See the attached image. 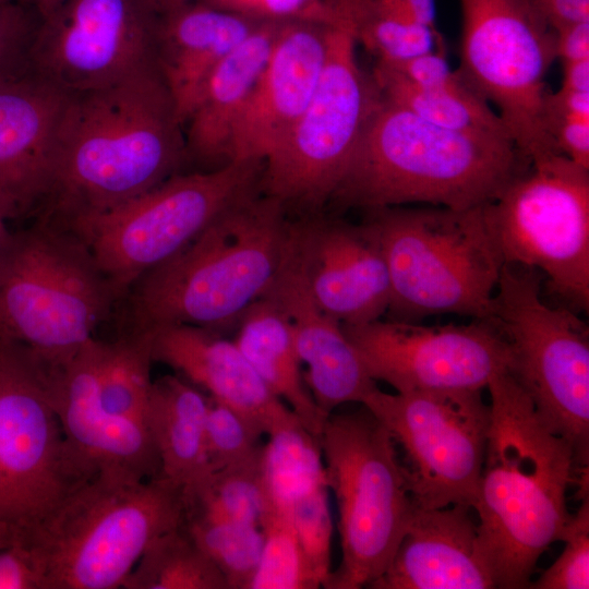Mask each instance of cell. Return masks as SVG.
<instances>
[{"label":"cell","instance_id":"23","mask_svg":"<svg viewBox=\"0 0 589 589\" xmlns=\"http://www.w3.org/2000/svg\"><path fill=\"white\" fill-rule=\"evenodd\" d=\"M372 589H494L480 553L474 510L466 504L414 510Z\"/></svg>","mask_w":589,"mask_h":589},{"label":"cell","instance_id":"35","mask_svg":"<svg viewBox=\"0 0 589 589\" xmlns=\"http://www.w3.org/2000/svg\"><path fill=\"white\" fill-rule=\"evenodd\" d=\"M184 525L221 572L228 588L248 589L263 549L261 526L193 506H185Z\"/></svg>","mask_w":589,"mask_h":589},{"label":"cell","instance_id":"8","mask_svg":"<svg viewBox=\"0 0 589 589\" xmlns=\"http://www.w3.org/2000/svg\"><path fill=\"white\" fill-rule=\"evenodd\" d=\"M318 440L341 549L324 588H369L388 566L417 508L398 448L364 406L329 413Z\"/></svg>","mask_w":589,"mask_h":589},{"label":"cell","instance_id":"7","mask_svg":"<svg viewBox=\"0 0 589 589\" xmlns=\"http://www.w3.org/2000/svg\"><path fill=\"white\" fill-rule=\"evenodd\" d=\"M119 297L85 243L37 219L0 249V337L49 366L65 365Z\"/></svg>","mask_w":589,"mask_h":589},{"label":"cell","instance_id":"16","mask_svg":"<svg viewBox=\"0 0 589 589\" xmlns=\"http://www.w3.org/2000/svg\"><path fill=\"white\" fill-rule=\"evenodd\" d=\"M45 16L27 63L70 95L155 64L160 15L148 0H60Z\"/></svg>","mask_w":589,"mask_h":589},{"label":"cell","instance_id":"30","mask_svg":"<svg viewBox=\"0 0 589 589\" xmlns=\"http://www.w3.org/2000/svg\"><path fill=\"white\" fill-rule=\"evenodd\" d=\"M376 62H398L444 44L440 33L419 24L401 0H326Z\"/></svg>","mask_w":589,"mask_h":589},{"label":"cell","instance_id":"31","mask_svg":"<svg viewBox=\"0 0 589 589\" xmlns=\"http://www.w3.org/2000/svg\"><path fill=\"white\" fill-rule=\"evenodd\" d=\"M263 470L271 504L279 512L327 488L320 440L293 412L266 434Z\"/></svg>","mask_w":589,"mask_h":589},{"label":"cell","instance_id":"17","mask_svg":"<svg viewBox=\"0 0 589 589\" xmlns=\"http://www.w3.org/2000/svg\"><path fill=\"white\" fill-rule=\"evenodd\" d=\"M341 326L370 376L397 393L483 390L496 373L507 371L505 340L490 320L424 326L378 318Z\"/></svg>","mask_w":589,"mask_h":589},{"label":"cell","instance_id":"3","mask_svg":"<svg viewBox=\"0 0 589 589\" xmlns=\"http://www.w3.org/2000/svg\"><path fill=\"white\" fill-rule=\"evenodd\" d=\"M529 165L508 139L431 123L378 94L327 205L469 209L492 202Z\"/></svg>","mask_w":589,"mask_h":589},{"label":"cell","instance_id":"21","mask_svg":"<svg viewBox=\"0 0 589 589\" xmlns=\"http://www.w3.org/2000/svg\"><path fill=\"white\" fill-rule=\"evenodd\" d=\"M332 23H281L269 57L230 137L228 160L266 158L304 111L324 62Z\"/></svg>","mask_w":589,"mask_h":589},{"label":"cell","instance_id":"24","mask_svg":"<svg viewBox=\"0 0 589 589\" xmlns=\"http://www.w3.org/2000/svg\"><path fill=\"white\" fill-rule=\"evenodd\" d=\"M152 330L153 361L257 422L265 435L291 410L265 386L233 340L183 324Z\"/></svg>","mask_w":589,"mask_h":589},{"label":"cell","instance_id":"39","mask_svg":"<svg viewBox=\"0 0 589 589\" xmlns=\"http://www.w3.org/2000/svg\"><path fill=\"white\" fill-rule=\"evenodd\" d=\"M328 493V488H322L280 512L298 536L322 588L332 572L333 522Z\"/></svg>","mask_w":589,"mask_h":589},{"label":"cell","instance_id":"19","mask_svg":"<svg viewBox=\"0 0 589 589\" xmlns=\"http://www.w3.org/2000/svg\"><path fill=\"white\" fill-rule=\"evenodd\" d=\"M292 242L318 305L344 325L376 321L388 310L390 283L380 240L363 219L322 213L292 220Z\"/></svg>","mask_w":589,"mask_h":589},{"label":"cell","instance_id":"9","mask_svg":"<svg viewBox=\"0 0 589 589\" xmlns=\"http://www.w3.org/2000/svg\"><path fill=\"white\" fill-rule=\"evenodd\" d=\"M264 161H230L176 173L145 193L65 229L81 239L119 300L151 269L201 233L220 213L260 191Z\"/></svg>","mask_w":589,"mask_h":589},{"label":"cell","instance_id":"22","mask_svg":"<svg viewBox=\"0 0 589 589\" xmlns=\"http://www.w3.org/2000/svg\"><path fill=\"white\" fill-rule=\"evenodd\" d=\"M263 297L287 316L301 363L305 365V385L323 412L329 414L349 402L362 404L378 387L341 323L327 314L312 296L292 232L286 259Z\"/></svg>","mask_w":589,"mask_h":589},{"label":"cell","instance_id":"18","mask_svg":"<svg viewBox=\"0 0 589 589\" xmlns=\"http://www.w3.org/2000/svg\"><path fill=\"white\" fill-rule=\"evenodd\" d=\"M104 341L88 340L52 373L51 398L68 447L85 478L145 480L160 474L147 425L108 411L98 380Z\"/></svg>","mask_w":589,"mask_h":589},{"label":"cell","instance_id":"4","mask_svg":"<svg viewBox=\"0 0 589 589\" xmlns=\"http://www.w3.org/2000/svg\"><path fill=\"white\" fill-rule=\"evenodd\" d=\"M292 220L261 191L232 204L128 290V326L183 324L218 333L263 297L289 250Z\"/></svg>","mask_w":589,"mask_h":589},{"label":"cell","instance_id":"44","mask_svg":"<svg viewBox=\"0 0 589 589\" xmlns=\"http://www.w3.org/2000/svg\"><path fill=\"white\" fill-rule=\"evenodd\" d=\"M554 29L589 20V0H528Z\"/></svg>","mask_w":589,"mask_h":589},{"label":"cell","instance_id":"14","mask_svg":"<svg viewBox=\"0 0 589 589\" xmlns=\"http://www.w3.org/2000/svg\"><path fill=\"white\" fill-rule=\"evenodd\" d=\"M361 405L401 449L418 507L473 506L491 420L482 389L385 393L377 387Z\"/></svg>","mask_w":589,"mask_h":589},{"label":"cell","instance_id":"10","mask_svg":"<svg viewBox=\"0 0 589 589\" xmlns=\"http://www.w3.org/2000/svg\"><path fill=\"white\" fill-rule=\"evenodd\" d=\"M533 268L504 265L490 321L508 351L507 373L541 420L573 447L578 470L589 462V340L585 324L541 298Z\"/></svg>","mask_w":589,"mask_h":589},{"label":"cell","instance_id":"13","mask_svg":"<svg viewBox=\"0 0 589 589\" xmlns=\"http://www.w3.org/2000/svg\"><path fill=\"white\" fill-rule=\"evenodd\" d=\"M457 72L496 111L531 164L557 153L544 124L545 75L555 31L528 0H459Z\"/></svg>","mask_w":589,"mask_h":589},{"label":"cell","instance_id":"27","mask_svg":"<svg viewBox=\"0 0 589 589\" xmlns=\"http://www.w3.org/2000/svg\"><path fill=\"white\" fill-rule=\"evenodd\" d=\"M280 25L262 23L214 69L185 122L187 154L207 164L229 163L232 130L265 67Z\"/></svg>","mask_w":589,"mask_h":589},{"label":"cell","instance_id":"12","mask_svg":"<svg viewBox=\"0 0 589 589\" xmlns=\"http://www.w3.org/2000/svg\"><path fill=\"white\" fill-rule=\"evenodd\" d=\"M505 265L542 272L551 290L589 306V169L562 154L531 163L483 206Z\"/></svg>","mask_w":589,"mask_h":589},{"label":"cell","instance_id":"29","mask_svg":"<svg viewBox=\"0 0 589 589\" xmlns=\"http://www.w3.org/2000/svg\"><path fill=\"white\" fill-rule=\"evenodd\" d=\"M209 397L182 376L153 381L146 414L160 474L188 491L208 473L204 429Z\"/></svg>","mask_w":589,"mask_h":589},{"label":"cell","instance_id":"50","mask_svg":"<svg viewBox=\"0 0 589 589\" xmlns=\"http://www.w3.org/2000/svg\"><path fill=\"white\" fill-rule=\"evenodd\" d=\"M40 8V10L44 12V14H47L49 11H51L60 0H32Z\"/></svg>","mask_w":589,"mask_h":589},{"label":"cell","instance_id":"34","mask_svg":"<svg viewBox=\"0 0 589 589\" xmlns=\"http://www.w3.org/2000/svg\"><path fill=\"white\" fill-rule=\"evenodd\" d=\"M263 446L250 458L208 473L183 491L185 506L261 526L272 506L264 478Z\"/></svg>","mask_w":589,"mask_h":589},{"label":"cell","instance_id":"43","mask_svg":"<svg viewBox=\"0 0 589 589\" xmlns=\"http://www.w3.org/2000/svg\"><path fill=\"white\" fill-rule=\"evenodd\" d=\"M0 589H43L32 553L19 542L0 549Z\"/></svg>","mask_w":589,"mask_h":589},{"label":"cell","instance_id":"51","mask_svg":"<svg viewBox=\"0 0 589 589\" xmlns=\"http://www.w3.org/2000/svg\"><path fill=\"white\" fill-rule=\"evenodd\" d=\"M12 0H0V4Z\"/></svg>","mask_w":589,"mask_h":589},{"label":"cell","instance_id":"49","mask_svg":"<svg viewBox=\"0 0 589 589\" xmlns=\"http://www.w3.org/2000/svg\"><path fill=\"white\" fill-rule=\"evenodd\" d=\"M8 217L0 208V249L3 247L5 241L8 240L11 231L8 228Z\"/></svg>","mask_w":589,"mask_h":589},{"label":"cell","instance_id":"47","mask_svg":"<svg viewBox=\"0 0 589 589\" xmlns=\"http://www.w3.org/2000/svg\"><path fill=\"white\" fill-rule=\"evenodd\" d=\"M19 542V528L0 520V549L11 546Z\"/></svg>","mask_w":589,"mask_h":589},{"label":"cell","instance_id":"46","mask_svg":"<svg viewBox=\"0 0 589 589\" xmlns=\"http://www.w3.org/2000/svg\"><path fill=\"white\" fill-rule=\"evenodd\" d=\"M564 64L562 88L589 92V59Z\"/></svg>","mask_w":589,"mask_h":589},{"label":"cell","instance_id":"48","mask_svg":"<svg viewBox=\"0 0 589 589\" xmlns=\"http://www.w3.org/2000/svg\"><path fill=\"white\" fill-rule=\"evenodd\" d=\"M193 1L195 0H148L160 16Z\"/></svg>","mask_w":589,"mask_h":589},{"label":"cell","instance_id":"42","mask_svg":"<svg viewBox=\"0 0 589 589\" xmlns=\"http://www.w3.org/2000/svg\"><path fill=\"white\" fill-rule=\"evenodd\" d=\"M544 124L557 153L589 169V117L561 111L544 103Z\"/></svg>","mask_w":589,"mask_h":589},{"label":"cell","instance_id":"11","mask_svg":"<svg viewBox=\"0 0 589 589\" xmlns=\"http://www.w3.org/2000/svg\"><path fill=\"white\" fill-rule=\"evenodd\" d=\"M357 46L348 25L336 16L328 26L314 92L288 135L264 161L260 191L287 211L296 208L303 216L322 213L378 99L371 74L360 68Z\"/></svg>","mask_w":589,"mask_h":589},{"label":"cell","instance_id":"37","mask_svg":"<svg viewBox=\"0 0 589 589\" xmlns=\"http://www.w3.org/2000/svg\"><path fill=\"white\" fill-rule=\"evenodd\" d=\"M263 435L265 431L257 422L209 397L204 429L207 473L253 456L263 446Z\"/></svg>","mask_w":589,"mask_h":589},{"label":"cell","instance_id":"38","mask_svg":"<svg viewBox=\"0 0 589 589\" xmlns=\"http://www.w3.org/2000/svg\"><path fill=\"white\" fill-rule=\"evenodd\" d=\"M564 549L541 576L530 582L533 589L589 588V495L572 517L561 537Z\"/></svg>","mask_w":589,"mask_h":589},{"label":"cell","instance_id":"20","mask_svg":"<svg viewBox=\"0 0 589 589\" xmlns=\"http://www.w3.org/2000/svg\"><path fill=\"white\" fill-rule=\"evenodd\" d=\"M70 96L27 63L0 72V208L9 220L46 199Z\"/></svg>","mask_w":589,"mask_h":589},{"label":"cell","instance_id":"28","mask_svg":"<svg viewBox=\"0 0 589 589\" xmlns=\"http://www.w3.org/2000/svg\"><path fill=\"white\" fill-rule=\"evenodd\" d=\"M232 339L265 386L314 436L328 414L315 404L303 378L291 325L284 312L262 297L238 318Z\"/></svg>","mask_w":589,"mask_h":589},{"label":"cell","instance_id":"26","mask_svg":"<svg viewBox=\"0 0 589 589\" xmlns=\"http://www.w3.org/2000/svg\"><path fill=\"white\" fill-rule=\"evenodd\" d=\"M371 76L382 98L431 123L512 141L492 106L449 68L445 46L398 62H376Z\"/></svg>","mask_w":589,"mask_h":589},{"label":"cell","instance_id":"6","mask_svg":"<svg viewBox=\"0 0 589 589\" xmlns=\"http://www.w3.org/2000/svg\"><path fill=\"white\" fill-rule=\"evenodd\" d=\"M483 206L399 205L365 212L387 265V312L394 320L416 322L438 314L491 317L505 264Z\"/></svg>","mask_w":589,"mask_h":589},{"label":"cell","instance_id":"41","mask_svg":"<svg viewBox=\"0 0 589 589\" xmlns=\"http://www.w3.org/2000/svg\"><path fill=\"white\" fill-rule=\"evenodd\" d=\"M29 13L20 4H0V72L27 63V52L36 32Z\"/></svg>","mask_w":589,"mask_h":589},{"label":"cell","instance_id":"33","mask_svg":"<svg viewBox=\"0 0 589 589\" xmlns=\"http://www.w3.org/2000/svg\"><path fill=\"white\" fill-rule=\"evenodd\" d=\"M152 338V330L127 329L116 340L104 341L98 380L99 397L108 411L145 424L153 384Z\"/></svg>","mask_w":589,"mask_h":589},{"label":"cell","instance_id":"1","mask_svg":"<svg viewBox=\"0 0 589 589\" xmlns=\"http://www.w3.org/2000/svg\"><path fill=\"white\" fill-rule=\"evenodd\" d=\"M182 128L156 64L71 95L38 219L68 229L178 173Z\"/></svg>","mask_w":589,"mask_h":589},{"label":"cell","instance_id":"25","mask_svg":"<svg viewBox=\"0 0 589 589\" xmlns=\"http://www.w3.org/2000/svg\"><path fill=\"white\" fill-rule=\"evenodd\" d=\"M262 23L199 0L160 16L155 64L182 125L214 69Z\"/></svg>","mask_w":589,"mask_h":589},{"label":"cell","instance_id":"32","mask_svg":"<svg viewBox=\"0 0 589 589\" xmlns=\"http://www.w3.org/2000/svg\"><path fill=\"white\" fill-rule=\"evenodd\" d=\"M123 588L229 589L224 575L191 536L184 520L147 546Z\"/></svg>","mask_w":589,"mask_h":589},{"label":"cell","instance_id":"36","mask_svg":"<svg viewBox=\"0 0 589 589\" xmlns=\"http://www.w3.org/2000/svg\"><path fill=\"white\" fill-rule=\"evenodd\" d=\"M261 528L264 543L248 589H316L315 574L289 520L271 506Z\"/></svg>","mask_w":589,"mask_h":589},{"label":"cell","instance_id":"2","mask_svg":"<svg viewBox=\"0 0 589 589\" xmlns=\"http://www.w3.org/2000/svg\"><path fill=\"white\" fill-rule=\"evenodd\" d=\"M486 388L491 420L472 506L479 549L495 588L524 589L572 517L567 492L579 470L572 445L545 425L507 371Z\"/></svg>","mask_w":589,"mask_h":589},{"label":"cell","instance_id":"45","mask_svg":"<svg viewBox=\"0 0 589 589\" xmlns=\"http://www.w3.org/2000/svg\"><path fill=\"white\" fill-rule=\"evenodd\" d=\"M556 59L563 63L589 59V20L555 31Z\"/></svg>","mask_w":589,"mask_h":589},{"label":"cell","instance_id":"5","mask_svg":"<svg viewBox=\"0 0 589 589\" xmlns=\"http://www.w3.org/2000/svg\"><path fill=\"white\" fill-rule=\"evenodd\" d=\"M181 486L161 474L87 479L29 527L19 543L32 553L43 589H117L147 546L184 520Z\"/></svg>","mask_w":589,"mask_h":589},{"label":"cell","instance_id":"40","mask_svg":"<svg viewBox=\"0 0 589 589\" xmlns=\"http://www.w3.org/2000/svg\"><path fill=\"white\" fill-rule=\"evenodd\" d=\"M207 5L260 22L316 21L333 23L326 0H199Z\"/></svg>","mask_w":589,"mask_h":589},{"label":"cell","instance_id":"15","mask_svg":"<svg viewBox=\"0 0 589 589\" xmlns=\"http://www.w3.org/2000/svg\"><path fill=\"white\" fill-rule=\"evenodd\" d=\"M53 370L0 337V520L19 529L87 480L52 404Z\"/></svg>","mask_w":589,"mask_h":589}]
</instances>
